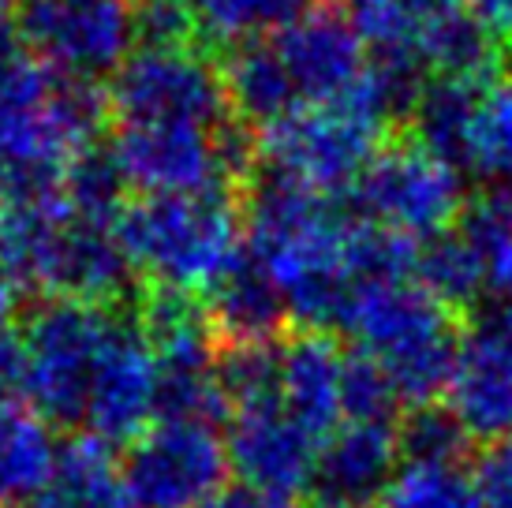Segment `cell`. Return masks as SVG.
<instances>
[{
	"instance_id": "obj_3",
	"label": "cell",
	"mask_w": 512,
	"mask_h": 508,
	"mask_svg": "<svg viewBox=\"0 0 512 508\" xmlns=\"http://www.w3.org/2000/svg\"><path fill=\"white\" fill-rule=\"evenodd\" d=\"M341 325L389 374L400 404L430 408L449 393L464 329L449 307L415 281L359 284Z\"/></svg>"
},
{
	"instance_id": "obj_16",
	"label": "cell",
	"mask_w": 512,
	"mask_h": 508,
	"mask_svg": "<svg viewBox=\"0 0 512 508\" xmlns=\"http://www.w3.org/2000/svg\"><path fill=\"white\" fill-rule=\"evenodd\" d=\"M202 299L217 344H281L292 329L285 296L266 277V269L247 254V243L236 266Z\"/></svg>"
},
{
	"instance_id": "obj_28",
	"label": "cell",
	"mask_w": 512,
	"mask_h": 508,
	"mask_svg": "<svg viewBox=\"0 0 512 508\" xmlns=\"http://www.w3.org/2000/svg\"><path fill=\"white\" fill-rule=\"evenodd\" d=\"M400 396L393 381L378 367V359L363 348L344 355V378H341V415L348 423L370 426H397Z\"/></svg>"
},
{
	"instance_id": "obj_23",
	"label": "cell",
	"mask_w": 512,
	"mask_h": 508,
	"mask_svg": "<svg viewBox=\"0 0 512 508\" xmlns=\"http://www.w3.org/2000/svg\"><path fill=\"white\" fill-rule=\"evenodd\" d=\"M217 385L228 415L281 408V344H217Z\"/></svg>"
},
{
	"instance_id": "obj_36",
	"label": "cell",
	"mask_w": 512,
	"mask_h": 508,
	"mask_svg": "<svg viewBox=\"0 0 512 508\" xmlns=\"http://www.w3.org/2000/svg\"><path fill=\"white\" fill-rule=\"evenodd\" d=\"M15 314H19V299L0 284V344H8V340H12Z\"/></svg>"
},
{
	"instance_id": "obj_15",
	"label": "cell",
	"mask_w": 512,
	"mask_h": 508,
	"mask_svg": "<svg viewBox=\"0 0 512 508\" xmlns=\"http://www.w3.org/2000/svg\"><path fill=\"white\" fill-rule=\"evenodd\" d=\"M344 348L329 329L292 325L281 340V408L311 438H329L341 423Z\"/></svg>"
},
{
	"instance_id": "obj_22",
	"label": "cell",
	"mask_w": 512,
	"mask_h": 508,
	"mask_svg": "<svg viewBox=\"0 0 512 508\" xmlns=\"http://www.w3.org/2000/svg\"><path fill=\"white\" fill-rule=\"evenodd\" d=\"M199 19L202 45H232L258 42L292 27L299 15H307L322 0H191Z\"/></svg>"
},
{
	"instance_id": "obj_5",
	"label": "cell",
	"mask_w": 512,
	"mask_h": 508,
	"mask_svg": "<svg viewBox=\"0 0 512 508\" xmlns=\"http://www.w3.org/2000/svg\"><path fill=\"white\" fill-rule=\"evenodd\" d=\"M348 195L356 198V217L419 243L453 228L468 206L460 172L404 127L385 135Z\"/></svg>"
},
{
	"instance_id": "obj_18",
	"label": "cell",
	"mask_w": 512,
	"mask_h": 508,
	"mask_svg": "<svg viewBox=\"0 0 512 508\" xmlns=\"http://www.w3.org/2000/svg\"><path fill=\"white\" fill-rule=\"evenodd\" d=\"M34 508H135L124 486V471L116 464L113 445L94 434H75L60 445L57 467L34 497Z\"/></svg>"
},
{
	"instance_id": "obj_25",
	"label": "cell",
	"mask_w": 512,
	"mask_h": 508,
	"mask_svg": "<svg viewBox=\"0 0 512 508\" xmlns=\"http://www.w3.org/2000/svg\"><path fill=\"white\" fill-rule=\"evenodd\" d=\"M468 169L498 184V191H512V75L490 83L479 98Z\"/></svg>"
},
{
	"instance_id": "obj_34",
	"label": "cell",
	"mask_w": 512,
	"mask_h": 508,
	"mask_svg": "<svg viewBox=\"0 0 512 508\" xmlns=\"http://www.w3.org/2000/svg\"><path fill=\"white\" fill-rule=\"evenodd\" d=\"M19 45V0H0V71L23 57Z\"/></svg>"
},
{
	"instance_id": "obj_17",
	"label": "cell",
	"mask_w": 512,
	"mask_h": 508,
	"mask_svg": "<svg viewBox=\"0 0 512 508\" xmlns=\"http://www.w3.org/2000/svg\"><path fill=\"white\" fill-rule=\"evenodd\" d=\"M221 79H225L228 109L251 131H266L277 120L299 113V98L292 90L285 64L277 57L270 38L243 42L225 49L221 60Z\"/></svg>"
},
{
	"instance_id": "obj_7",
	"label": "cell",
	"mask_w": 512,
	"mask_h": 508,
	"mask_svg": "<svg viewBox=\"0 0 512 508\" xmlns=\"http://www.w3.org/2000/svg\"><path fill=\"white\" fill-rule=\"evenodd\" d=\"M255 139L262 169L337 198L356 187L385 135L344 105H318L277 120Z\"/></svg>"
},
{
	"instance_id": "obj_4",
	"label": "cell",
	"mask_w": 512,
	"mask_h": 508,
	"mask_svg": "<svg viewBox=\"0 0 512 508\" xmlns=\"http://www.w3.org/2000/svg\"><path fill=\"white\" fill-rule=\"evenodd\" d=\"M120 311L79 299H42L23 325V393L45 423L75 426L86 419V396Z\"/></svg>"
},
{
	"instance_id": "obj_13",
	"label": "cell",
	"mask_w": 512,
	"mask_h": 508,
	"mask_svg": "<svg viewBox=\"0 0 512 508\" xmlns=\"http://www.w3.org/2000/svg\"><path fill=\"white\" fill-rule=\"evenodd\" d=\"M397 426L344 423L318 449L303 508H370L397 475Z\"/></svg>"
},
{
	"instance_id": "obj_27",
	"label": "cell",
	"mask_w": 512,
	"mask_h": 508,
	"mask_svg": "<svg viewBox=\"0 0 512 508\" xmlns=\"http://www.w3.org/2000/svg\"><path fill=\"white\" fill-rule=\"evenodd\" d=\"M468 430L441 404L412 408L397 419V449L404 464H464L471 456Z\"/></svg>"
},
{
	"instance_id": "obj_37",
	"label": "cell",
	"mask_w": 512,
	"mask_h": 508,
	"mask_svg": "<svg viewBox=\"0 0 512 508\" xmlns=\"http://www.w3.org/2000/svg\"><path fill=\"white\" fill-rule=\"evenodd\" d=\"M490 329H494V333H501V337L512 344V296H505V303L498 307V314H494Z\"/></svg>"
},
{
	"instance_id": "obj_30",
	"label": "cell",
	"mask_w": 512,
	"mask_h": 508,
	"mask_svg": "<svg viewBox=\"0 0 512 508\" xmlns=\"http://www.w3.org/2000/svg\"><path fill=\"white\" fill-rule=\"evenodd\" d=\"M475 486L483 494V505L512 508V438L486 445V452L475 460Z\"/></svg>"
},
{
	"instance_id": "obj_32",
	"label": "cell",
	"mask_w": 512,
	"mask_h": 508,
	"mask_svg": "<svg viewBox=\"0 0 512 508\" xmlns=\"http://www.w3.org/2000/svg\"><path fill=\"white\" fill-rule=\"evenodd\" d=\"M15 393H23V348L12 337L0 344V411L12 408Z\"/></svg>"
},
{
	"instance_id": "obj_6",
	"label": "cell",
	"mask_w": 512,
	"mask_h": 508,
	"mask_svg": "<svg viewBox=\"0 0 512 508\" xmlns=\"http://www.w3.org/2000/svg\"><path fill=\"white\" fill-rule=\"evenodd\" d=\"M113 124H191L221 131L228 109L221 64L206 49H135L105 86Z\"/></svg>"
},
{
	"instance_id": "obj_14",
	"label": "cell",
	"mask_w": 512,
	"mask_h": 508,
	"mask_svg": "<svg viewBox=\"0 0 512 508\" xmlns=\"http://www.w3.org/2000/svg\"><path fill=\"white\" fill-rule=\"evenodd\" d=\"M449 411L479 445L512 438V344L490 325L464 333L449 381Z\"/></svg>"
},
{
	"instance_id": "obj_29",
	"label": "cell",
	"mask_w": 512,
	"mask_h": 508,
	"mask_svg": "<svg viewBox=\"0 0 512 508\" xmlns=\"http://www.w3.org/2000/svg\"><path fill=\"white\" fill-rule=\"evenodd\" d=\"M128 15L139 49H202L191 0H128Z\"/></svg>"
},
{
	"instance_id": "obj_12",
	"label": "cell",
	"mask_w": 512,
	"mask_h": 508,
	"mask_svg": "<svg viewBox=\"0 0 512 508\" xmlns=\"http://www.w3.org/2000/svg\"><path fill=\"white\" fill-rule=\"evenodd\" d=\"M225 452L228 467H236L240 482L255 490L288 497V501L311 494L318 445L296 419H288L285 408L232 415Z\"/></svg>"
},
{
	"instance_id": "obj_26",
	"label": "cell",
	"mask_w": 512,
	"mask_h": 508,
	"mask_svg": "<svg viewBox=\"0 0 512 508\" xmlns=\"http://www.w3.org/2000/svg\"><path fill=\"white\" fill-rule=\"evenodd\" d=\"M385 508H483L464 464H404L385 490Z\"/></svg>"
},
{
	"instance_id": "obj_11",
	"label": "cell",
	"mask_w": 512,
	"mask_h": 508,
	"mask_svg": "<svg viewBox=\"0 0 512 508\" xmlns=\"http://www.w3.org/2000/svg\"><path fill=\"white\" fill-rule=\"evenodd\" d=\"M157 415V363L150 344L143 340L131 311H120L109 344L98 359L86 419L90 434L105 445H124L146 434V423Z\"/></svg>"
},
{
	"instance_id": "obj_33",
	"label": "cell",
	"mask_w": 512,
	"mask_h": 508,
	"mask_svg": "<svg viewBox=\"0 0 512 508\" xmlns=\"http://www.w3.org/2000/svg\"><path fill=\"white\" fill-rule=\"evenodd\" d=\"M468 12L475 15L501 45L512 42V0H468Z\"/></svg>"
},
{
	"instance_id": "obj_9",
	"label": "cell",
	"mask_w": 512,
	"mask_h": 508,
	"mask_svg": "<svg viewBox=\"0 0 512 508\" xmlns=\"http://www.w3.org/2000/svg\"><path fill=\"white\" fill-rule=\"evenodd\" d=\"M19 38L49 68L98 79L128 60V0H19Z\"/></svg>"
},
{
	"instance_id": "obj_19",
	"label": "cell",
	"mask_w": 512,
	"mask_h": 508,
	"mask_svg": "<svg viewBox=\"0 0 512 508\" xmlns=\"http://www.w3.org/2000/svg\"><path fill=\"white\" fill-rule=\"evenodd\" d=\"M53 430L34 408L0 411V508L34 505L57 467Z\"/></svg>"
},
{
	"instance_id": "obj_20",
	"label": "cell",
	"mask_w": 512,
	"mask_h": 508,
	"mask_svg": "<svg viewBox=\"0 0 512 508\" xmlns=\"http://www.w3.org/2000/svg\"><path fill=\"white\" fill-rule=\"evenodd\" d=\"M483 90L486 86L453 83V79H427L404 131L415 135L430 154L441 157L445 165H453L456 172L468 169L471 127H475Z\"/></svg>"
},
{
	"instance_id": "obj_8",
	"label": "cell",
	"mask_w": 512,
	"mask_h": 508,
	"mask_svg": "<svg viewBox=\"0 0 512 508\" xmlns=\"http://www.w3.org/2000/svg\"><path fill=\"white\" fill-rule=\"evenodd\" d=\"M120 471L135 508H202L225 490L228 452L214 426L157 419Z\"/></svg>"
},
{
	"instance_id": "obj_10",
	"label": "cell",
	"mask_w": 512,
	"mask_h": 508,
	"mask_svg": "<svg viewBox=\"0 0 512 508\" xmlns=\"http://www.w3.org/2000/svg\"><path fill=\"white\" fill-rule=\"evenodd\" d=\"M285 64L299 109H318L341 101L367 68V45L356 34L348 8L341 4H314L292 27L270 38Z\"/></svg>"
},
{
	"instance_id": "obj_1",
	"label": "cell",
	"mask_w": 512,
	"mask_h": 508,
	"mask_svg": "<svg viewBox=\"0 0 512 508\" xmlns=\"http://www.w3.org/2000/svg\"><path fill=\"white\" fill-rule=\"evenodd\" d=\"M240 213L247 254L285 296L292 325H341L356 292L348 266L356 213L344 210L333 195L299 187L262 165L243 184Z\"/></svg>"
},
{
	"instance_id": "obj_21",
	"label": "cell",
	"mask_w": 512,
	"mask_h": 508,
	"mask_svg": "<svg viewBox=\"0 0 512 508\" xmlns=\"http://www.w3.org/2000/svg\"><path fill=\"white\" fill-rule=\"evenodd\" d=\"M412 281L438 299L441 307H449L456 318H468L479 292L486 288V269L475 243L456 225L419 243Z\"/></svg>"
},
{
	"instance_id": "obj_35",
	"label": "cell",
	"mask_w": 512,
	"mask_h": 508,
	"mask_svg": "<svg viewBox=\"0 0 512 508\" xmlns=\"http://www.w3.org/2000/svg\"><path fill=\"white\" fill-rule=\"evenodd\" d=\"M400 4L419 19V27L423 30H427L430 23L445 19V15L464 12V8H468V0H400Z\"/></svg>"
},
{
	"instance_id": "obj_31",
	"label": "cell",
	"mask_w": 512,
	"mask_h": 508,
	"mask_svg": "<svg viewBox=\"0 0 512 508\" xmlns=\"http://www.w3.org/2000/svg\"><path fill=\"white\" fill-rule=\"evenodd\" d=\"M202 508H299L296 501H288V497H277V494H266V490H255V486H225L217 497H210Z\"/></svg>"
},
{
	"instance_id": "obj_2",
	"label": "cell",
	"mask_w": 512,
	"mask_h": 508,
	"mask_svg": "<svg viewBox=\"0 0 512 508\" xmlns=\"http://www.w3.org/2000/svg\"><path fill=\"white\" fill-rule=\"evenodd\" d=\"M116 240L146 284L206 296L243 254L240 198L228 191L139 195L116 217Z\"/></svg>"
},
{
	"instance_id": "obj_24",
	"label": "cell",
	"mask_w": 512,
	"mask_h": 508,
	"mask_svg": "<svg viewBox=\"0 0 512 508\" xmlns=\"http://www.w3.org/2000/svg\"><path fill=\"white\" fill-rule=\"evenodd\" d=\"M460 228L483 258L486 288L512 296V191L494 187L471 198L460 213Z\"/></svg>"
}]
</instances>
